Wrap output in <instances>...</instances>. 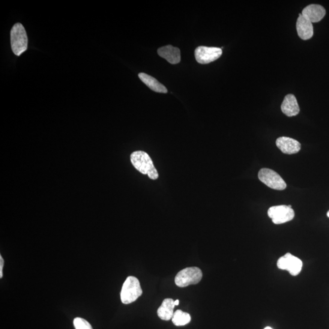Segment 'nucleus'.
<instances>
[{
  "instance_id": "1",
  "label": "nucleus",
  "mask_w": 329,
  "mask_h": 329,
  "mask_svg": "<svg viewBox=\"0 0 329 329\" xmlns=\"http://www.w3.org/2000/svg\"><path fill=\"white\" fill-rule=\"evenodd\" d=\"M132 164L137 171L143 175H147L152 180H156L158 173L155 169L153 162L149 155L146 152L137 151L131 155Z\"/></svg>"
},
{
  "instance_id": "2",
  "label": "nucleus",
  "mask_w": 329,
  "mask_h": 329,
  "mask_svg": "<svg viewBox=\"0 0 329 329\" xmlns=\"http://www.w3.org/2000/svg\"><path fill=\"white\" fill-rule=\"evenodd\" d=\"M28 39L22 24H15L11 31V49L17 56L22 55L28 49Z\"/></svg>"
},
{
  "instance_id": "3",
  "label": "nucleus",
  "mask_w": 329,
  "mask_h": 329,
  "mask_svg": "<svg viewBox=\"0 0 329 329\" xmlns=\"http://www.w3.org/2000/svg\"><path fill=\"white\" fill-rule=\"evenodd\" d=\"M142 293L138 279L134 276L128 277L122 286L121 302L125 304L133 303L142 295Z\"/></svg>"
},
{
  "instance_id": "4",
  "label": "nucleus",
  "mask_w": 329,
  "mask_h": 329,
  "mask_svg": "<svg viewBox=\"0 0 329 329\" xmlns=\"http://www.w3.org/2000/svg\"><path fill=\"white\" fill-rule=\"evenodd\" d=\"M202 271L199 268L189 267L179 271L175 277V283L179 287H186L198 283L202 279Z\"/></svg>"
},
{
  "instance_id": "5",
  "label": "nucleus",
  "mask_w": 329,
  "mask_h": 329,
  "mask_svg": "<svg viewBox=\"0 0 329 329\" xmlns=\"http://www.w3.org/2000/svg\"><path fill=\"white\" fill-rule=\"evenodd\" d=\"M258 176L260 181L272 189L283 190L286 187L285 181L273 170L262 169L260 170Z\"/></svg>"
},
{
  "instance_id": "6",
  "label": "nucleus",
  "mask_w": 329,
  "mask_h": 329,
  "mask_svg": "<svg viewBox=\"0 0 329 329\" xmlns=\"http://www.w3.org/2000/svg\"><path fill=\"white\" fill-rule=\"evenodd\" d=\"M268 215L275 224H280L293 220L295 212L289 205H276L269 209Z\"/></svg>"
},
{
  "instance_id": "7",
  "label": "nucleus",
  "mask_w": 329,
  "mask_h": 329,
  "mask_svg": "<svg viewBox=\"0 0 329 329\" xmlns=\"http://www.w3.org/2000/svg\"><path fill=\"white\" fill-rule=\"evenodd\" d=\"M277 267L282 270H286L293 276H298L303 268V262L290 253H286L281 257L277 263Z\"/></svg>"
},
{
  "instance_id": "8",
  "label": "nucleus",
  "mask_w": 329,
  "mask_h": 329,
  "mask_svg": "<svg viewBox=\"0 0 329 329\" xmlns=\"http://www.w3.org/2000/svg\"><path fill=\"white\" fill-rule=\"evenodd\" d=\"M222 53V49L220 48L201 46L195 50L194 56L199 64H207L220 58Z\"/></svg>"
},
{
  "instance_id": "9",
  "label": "nucleus",
  "mask_w": 329,
  "mask_h": 329,
  "mask_svg": "<svg viewBox=\"0 0 329 329\" xmlns=\"http://www.w3.org/2000/svg\"><path fill=\"white\" fill-rule=\"evenodd\" d=\"M276 146L281 151L286 154L298 153L301 145L297 140L287 137H281L276 140Z\"/></svg>"
},
{
  "instance_id": "10",
  "label": "nucleus",
  "mask_w": 329,
  "mask_h": 329,
  "mask_svg": "<svg viewBox=\"0 0 329 329\" xmlns=\"http://www.w3.org/2000/svg\"><path fill=\"white\" fill-rule=\"evenodd\" d=\"M296 30L298 34L301 39L306 40L312 38L313 35V27L312 23L304 17L302 13L299 14V17L296 22Z\"/></svg>"
},
{
  "instance_id": "11",
  "label": "nucleus",
  "mask_w": 329,
  "mask_h": 329,
  "mask_svg": "<svg viewBox=\"0 0 329 329\" xmlns=\"http://www.w3.org/2000/svg\"><path fill=\"white\" fill-rule=\"evenodd\" d=\"M325 14V9L322 6L316 4L307 6L302 11V15L312 23L320 22L324 17Z\"/></svg>"
},
{
  "instance_id": "12",
  "label": "nucleus",
  "mask_w": 329,
  "mask_h": 329,
  "mask_svg": "<svg viewBox=\"0 0 329 329\" xmlns=\"http://www.w3.org/2000/svg\"><path fill=\"white\" fill-rule=\"evenodd\" d=\"M281 110L284 114L288 116H296L300 113V108L295 95L289 94L284 98Z\"/></svg>"
},
{
  "instance_id": "13",
  "label": "nucleus",
  "mask_w": 329,
  "mask_h": 329,
  "mask_svg": "<svg viewBox=\"0 0 329 329\" xmlns=\"http://www.w3.org/2000/svg\"><path fill=\"white\" fill-rule=\"evenodd\" d=\"M157 53L161 58L166 59L170 64H176L181 61V52L178 48L167 46L160 48Z\"/></svg>"
},
{
  "instance_id": "14",
  "label": "nucleus",
  "mask_w": 329,
  "mask_h": 329,
  "mask_svg": "<svg viewBox=\"0 0 329 329\" xmlns=\"http://www.w3.org/2000/svg\"><path fill=\"white\" fill-rule=\"evenodd\" d=\"M172 299L167 298L164 300L162 304L157 310V315L161 319L169 321L174 315L175 305Z\"/></svg>"
},
{
  "instance_id": "15",
  "label": "nucleus",
  "mask_w": 329,
  "mask_h": 329,
  "mask_svg": "<svg viewBox=\"0 0 329 329\" xmlns=\"http://www.w3.org/2000/svg\"><path fill=\"white\" fill-rule=\"evenodd\" d=\"M139 77L145 85L147 86L152 91L158 93L166 94L168 91L163 85L155 79L154 77L148 75L146 73H141L139 74Z\"/></svg>"
},
{
  "instance_id": "16",
  "label": "nucleus",
  "mask_w": 329,
  "mask_h": 329,
  "mask_svg": "<svg viewBox=\"0 0 329 329\" xmlns=\"http://www.w3.org/2000/svg\"><path fill=\"white\" fill-rule=\"evenodd\" d=\"M190 314L182 312L181 310H176L172 318V322L176 326H183L190 323Z\"/></svg>"
},
{
  "instance_id": "17",
  "label": "nucleus",
  "mask_w": 329,
  "mask_h": 329,
  "mask_svg": "<svg viewBox=\"0 0 329 329\" xmlns=\"http://www.w3.org/2000/svg\"><path fill=\"white\" fill-rule=\"evenodd\" d=\"M73 324L76 329H93L91 324L86 319L81 318L74 319Z\"/></svg>"
},
{
  "instance_id": "18",
  "label": "nucleus",
  "mask_w": 329,
  "mask_h": 329,
  "mask_svg": "<svg viewBox=\"0 0 329 329\" xmlns=\"http://www.w3.org/2000/svg\"><path fill=\"white\" fill-rule=\"evenodd\" d=\"M4 266V260L2 256H0V278L3 277V268Z\"/></svg>"
},
{
  "instance_id": "19",
  "label": "nucleus",
  "mask_w": 329,
  "mask_h": 329,
  "mask_svg": "<svg viewBox=\"0 0 329 329\" xmlns=\"http://www.w3.org/2000/svg\"><path fill=\"white\" fill-rule=\"evenodd\" d=\"M174 304H175V306H178V305L179 304V301L178 300H176V301L174 302Z\"/></svg>"
},
{
  "instance_id": "20",
  "label": "nucleus",
  "mask_w": 329,
  "mask_h": 329,
  "mask_svg": "<svg viewBox=\"0 0 329 329\" xmlns=\"http://www.w3.org/2000/svg\"><path fill=\"white\" fill-rule=\"evenodd\" d=\"M264 329H273V328H272L270 327H265Z\"/></svg>"
},
{
  "instance_id": "21",
  "label": "nucleus",
  "mask_w": 329,
  "mask_h": 329,
  "mask_svg": "<svg viewBox=\"0 0 329 329\" xmlns=\"http://www.w3.org/2000/svg\"><path fill=\"white\" fill-rule=\"evenodd\" d=\"M327 217L329 218V211L327 212Z\"/></svg>"
}]
</instances>
